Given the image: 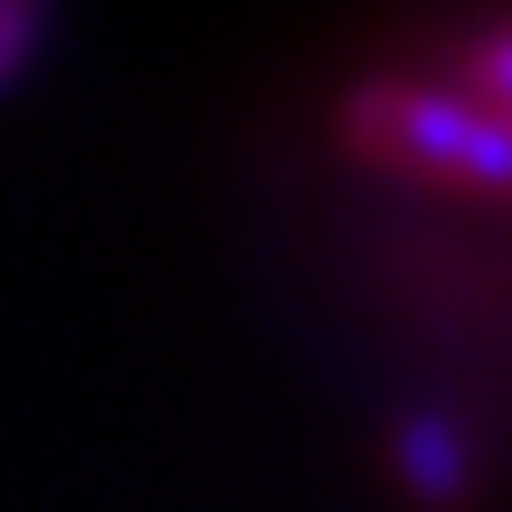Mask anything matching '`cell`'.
<instances>
[{
  "label": "cell",
  "instance_id": "obj_1",
  "mask_svg": "<svg viewBox=\"0 0 512 512\" xmlns=\"http://www.w3.org/2000/svg\"><path fill=\"white\" fill-rule=\"evenodd\" d=\"M342 136L356 157L384 171L441 178L463 192L512 200V121L463 86H420V79H363L342 100Z\"/></svg>",
  "mask_w": 512,
  "mask_h": 512
},
{
  "label": "cell",
  "instance_id": "obj_2",
  "mask_svg": "<svg viewBox=\"0 0 512 512\" xmlns=\"http://www.w3.org/2000/svg\"><path fill=\"white\" fill-rule=\"evenodd\" d=\"M392 477L420 512H470L477 505V448L456 413L413 406L392 420Z\"/></svg>",
  "mask_w": 512,
  "mask_h": 512
},
{
  "label": "cell",
  "instance_id": "obj_3",
  "mask_svg": "<svg viewBox=\"0 0 512 512\" xmlns=\"http://www.w3.org/2000/svg\"><path fill=\"white\" fill-rule=\"evenodd\" d=\"M456 72H463V93H470V100H484V107H498V114L512 121V22L470 36V43L456 50Z\"/></svg>",
  "mask_w": 512,
  "mask_h": 512
},
{
  "label": "cell",
  "instance_id": "obj_4",
  "mask_svg": "<svg viewBox=\"0 0 512 512\" xmlns=\"http://www.w3.org/2000/svg\"><path fill=\"white\" fill-rule=\"evenodd\" d=\"M50 36V15L43 8H22V0H0V86H15L29 72L36 43Z\"/></svg>",
  "mask_w": 512,
  "mask_h": 512
}]
</instances>
